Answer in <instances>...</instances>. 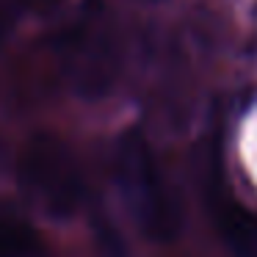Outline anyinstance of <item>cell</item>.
Segmentation results:
<instances>
[{
  "label": "cell",
  "instance_id": "1",
  "mask_svg": "<svg viewBox=\"0 0 257 257\" xmlns=\"http://www.w3.org/2000/svg\"><path fill=\"white\" fill-rule=\"evenodd\" d=\"M116 183L122 199L127 205L139 229L152 240H174L183 227L177 199L166 188L161 172H158L155 155H152L147 139L139 130L122 133L116 144Z\"/></svg>",
  "mask_w": 257,
  "mask_h": 257
},
{
  "label": "cell",
  "instance_id": "2",
  "mask_svg": "<svg viewBox=\"0 0 257 257\" xmlns=\"http://www.w3.org/2000/svg\"><path fill=\"white\" fill-rule=\"evenodd\" d=\"M17 174L23 194L47 216L67 218L86 199L78 158L67 141L53 133H39L25 144Z\"/></svg>",
  "mask_w": 257,
  "mask_h": 257
},
{
  "label": "cell",
  "instance_id": "3",
  "mask_svg": "<svg viewBox=\"0 0 257 257\" xmlns=\"http://www.w3.org/2000/svg\"><path fill=\"white\" fill-rule=\"evenodd\" d=\"M64 72L78 94L102 97L116 83L119 61L113 53L111 36L80 25L64 39Z\"/></svg>",
  "mask_w": 257,
  "mask_h": 257
},
{
  "label": "cell",
  "instance_id": "4",
  "mask_svg": "<svg viewBox=\"0 0 257 257\" xmlns=\"http://www.w3.org/2000/svg\"><path fill=\"white\" fill-rule=\"evenodd\" d=\"M205 202L210 218L218 229V238L232 257H257V213L246 210L221 174H210L205 183Z\"/></svg>",
  "mask_w": 257,
  "mask_h": 257
},
{
  "label": "cell",
  "instance_id": "5",
  "mask_svg": "<svg viewBox=\"0 0 257 257\" xmlns=\"http://www.w3.org/2000/svg\"><path fill=\"white\" fill-rule=\"evenodd\" d=\"M39 235L25 218L0 213V257H34Z\"/></svg>",
  "mask_w": 257,
  "mask_h": 257
},
{
  "label": "cell",
  "instance_id": "6",
  "mask_svg": "<svg viewBox=\"0 0 257 257\" xmlns=\"http://www.w3.org/2000/svg\"><path fill=\"white\" fill-rule=\"evenodd\" d=\"M97 240H100V251L105 257H124L122 238L111 227H97Z\"/></svg>",
  "mask_w": 257,
  "mask_h": 257
},
{
  "label": "cell",
  "instance_id": "7",
  "mask_svg": "<svg viewBox=\"0 0 257 257\" xmlns=\"http://www.w3.org/2000/svg\"><path fill=\"white\" fill-rule=\"evenodd\" d=\"M31 9H36V12H50L53 6H58L61 0H25Z\"/></svg>",
  "mask_w": 257,
  "mask_h": 257
},
{
  "label": "cell",
  "instance_id": "8",
  "mask_svg": "<svg viewBox=\"0 0 257 257\" xmlns=\"http://www.w3.org/2000/svg\"><path fill=\"white\" fill-rule=\"evenodd\" d=\"M6 28H9V12H6V3L0 0V36L6 34Z\"/></svg>",
  "mask_w": 257,
  "mask_h": 257
}]
</instances>
